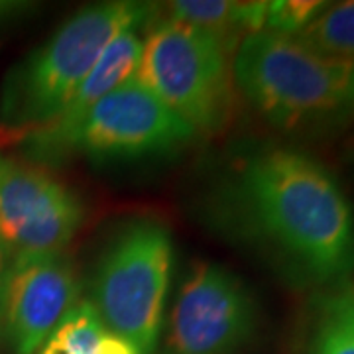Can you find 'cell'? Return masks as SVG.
Returning <instances> with one entry per match:
<instances>
[{
    "label": "cell",
    "instance_id": "cell-1",
    "mask_svg": "<svg viewBox=\"0 0 354 354\" xmlns=\"http://www.w3.org/2000/svg\"><path fill=\"white\" fill-rule=\"evenodd\" d=\"M223 201L234 221L319 283L354 270V213L337 179L311 156L266 146L244 156Z\"/></svg>",
    "mask_w": 354,
    "mask_h": 354
},
{
    "label": "cell",
    "instance_id": "cell-2",
    "mask_svg": "<svg viewBox=\"0 0 354 354\" xmlns=\"http://www.w3.org/2000/svg\"><path fill=\"white\" fill-rule=\"evenodd\" d=\"M232 81L266 122L286 132H329L354 118V64L290 36H246L232 53Z\"/></svg>",
    "mask_w": 354,
    "mask_h": 354
},
{
    "label": "cell",
    "instance_id": "cell-3",
    "mask_svg": "<svg viewBox=\"0 0 354 354\" xmlns=\"http://www.w3.org/2000/svg\"><path fill=\"white\" fill-rule=\"evenodd\" d=\"M140 2H101L73 14L41 48L14 69L2 95L0 144L12 146L59 114L116 36L153 20Z\"/></svg>",
    "mask_w": 354,
    "mask_h": 354
},
{
    "label": "cell",
    "instance_id": "cell-4",
    "mask_svg": "<svg viewBox=\"0 0 354 354\" xmlns=\"http://www.w3.org/2000/svg\"><path fill=\"white\" fill-rule=\"evenodd\" d=\"M171 270V234L148 218L118 230L97 266L88 301L102 325L140 354L158 353Z\"/></svg>",
    "mask_w": 354,
    "mask_h": 354
},
{
    "label": "cell",
    "instance_id": "cell-5",
    "mask_svg": "<svg viewBox=\"0 0 354 354\" xmlns=\"http://www.w3.org/2000/svg\"><path fill=\"white\" fill-rule=\"evenodd\" d=\"M232 53L201 28L165 18L144 39L136 77L195 134H216L230 122L236 101Z\"/></svg>",
    "mask_w": 354,
    "mask_h": 354
},
{
    "label": "cell",
    "instance_id": "cell-6",
    "mask_svg": "<svg viewBox=\"0 0 354 354\" xmlns=\"http://www.w3.org/2000/svg\"><path fill=\"white\" fill-rule=\"evenodd\" d=\"M195 136V130L134 75L91 109L69 142L65 160L77 153L97 162L162 156L187 146Z\"/></svg>",
    "mask_w": 354,
    "mask_h": 354
},
{
    "label": "cell",
    "instance_id": "cell-7",
    "mask_svg": "<svg viewBox=\"0 0 354 354\" xmlns=\"http://www.w3.org/2000/svg\"><path fill=\"white\" fill-rule=\"evenodd\" d=\"M254 295L215 262L193 266L171 309L162 354H234L252 339Z\"/></svg>",
    "mask_w": 354,
    "mask_h": 354
},
{
    "label": "cell",
    "instance_id": "cell-8",
    "mask_svg": "<svg viewBox=\"0 0 354 354\" xmlns=\"http://www.w3.org/2000/svg\"><path fill=\"white\" fill-rule=\"evenodd\" d=\"M83 221L73 191L44 167L0 153V254L6 264L65 252Z\"/></svg>",
    "mask_w": 354,
    "mask_h": 354
},
{
    "label": "cell",
    "instance_id": "cell-9",
    "mask_svg": "<svg viewBox=\"0 0 354 354\" xmlns=\"http://www.w3.org/2000/svg\"><path fill=\"white\" fill-rule=\"evenodd\" d=\"M79 301V281L65 252L6 264L0 317L14 354H36Z\"/></svg>",
    "mask_w": 354,
    "mask_h": 354
},
{
    "label": "cell",
    "instance_id": "cell-10",
    "mask_svg": "<svg viewBox=\"0 0 354 354\" xmlns=\"http://www.w3.org/2000/svg\"><path fill=\"white\" fill-rule=\"evenodd\" d=\"M144 50V39L140 30H128L106 46L99 62L79 85L71 99L65 102L59 114L39 130H34L20 138L16 144L34 162L59 164L65 162L69 142L73 138L79 124L85 120L91 109L111 93L120 83L136 75L140 57ZM14 144V146H16Z\"/></svg>",
    "mask_w": 354,
    "mask_h": 354
},
{
    "label": "cell",
    "instance_id": "cell-11",
    "mask_svg": "<svg viewBox=\"0 0 354 354\" xmlns=\"http://www.w3.org/2000/svg\"><path fill=\"white\" fill-rule=\"evenodd\" d=\"M167 6V18L201 28L234 51L246 36L264 30L268 2L177 0Z\"/></svg>",
    "mask_w": 354,
    "mask_h": 354
},
{
    "label": "cell",
    "instance_id": "cell-12",
    "mask_svg": "<svg viewBox=\"0 0 354 354\" xmlns=\"http://www.w3.org/2000/svg\"><path fill=\"white\" fill-rule=\"evenodd\" d=\"M309 354H354V283L341 279L313 304Z\"/></svg>",
    "mask_w": 354,
    "mask_h": 354
},
{
    "label": "cell",
    "instance_id": "cell-13",
    "mask_svg": "<svg viewBox=\"0 0 354 354\" xmlns=\"http://www.w3.org/2000/svg\"><path fill=\"white\" fill-rule=\"evenodd\" d=\"M295 39L327 57L354 64V0L327 2Z\"/></svg>",
    "mask_w": 354,
    "mask_h": 354
},
{
    "label": "cell",
    "instance_id": "cell-14",
    "mask_svg": "<svg viewBox=\"0 0 354 354\" xmlns=\"http://www.w3.org/2000/svg\"><path fill=\"white\" fill-rule=\"evenodd\" d=\"M104 329L93 304L88 299H79L50 339L41 344L38 354H93Z\"/></svg>",
    "mask_w": 354,
    "mask_h": 354
},
{
    "label": "cell",
    "instance_id": "cell-15",
    "mask_svg": "<svg viewBox=\"0 0 354 354\" xmlns=\"http://www.w3.org/2000/svg\"><path fill=\"white\" fill-rule=\"evenodd\" d=\"M327 6L321 0H272L266 8L264 30L295 38Z\"/></svg>",
    "mask_w": 354,
    "mask_h": 354
},
{
    "label": "cell",
    "instance_id": "cell-16",
    "mask_svg": "<svg viewBox=\"0 0 354 354\" xmlns=\"http://www.w3.org/2000/svg\"><path fill=\"white\" fill-rule=\"evenodd\" d=\"M93 354H140L132 344L124 339H120L118 335H114L109 329L102 330L99 341L95 344V353Z\"/></svg>",
    "mask_w": 354,
    "mask_h": 354
},
{
    "label": "cell",
    "instance_id": "cell-17",
    "mask_svg": "<svg viewBox=\"0 0 354 354\" xmlns=\"http://www.w3.org/2000/svg\"><path fill=\"white\" fill-rule=\"evenodd\" d=\"M4 272H6V260L0 254V295H2V283H4Z\"/></svg>",
    "mask_w": 354,
    "mask_h": 354
},
{
    "label": "cell",
    "instance_id": "cell-18",
    "mask_svg": "<svg viewBox=\"0 0 354 354\" xmlns=\"http://www.w3.org/2000/svg\"><path fill=\"white\" fill-rule=\"evenodd\" d=\"M348 152H351V158H353V162H354V138H353V142H351V148H348Z\"/></svg>",
    "mask_w": 354,
    "mask_h": 354
}]
</instances>
